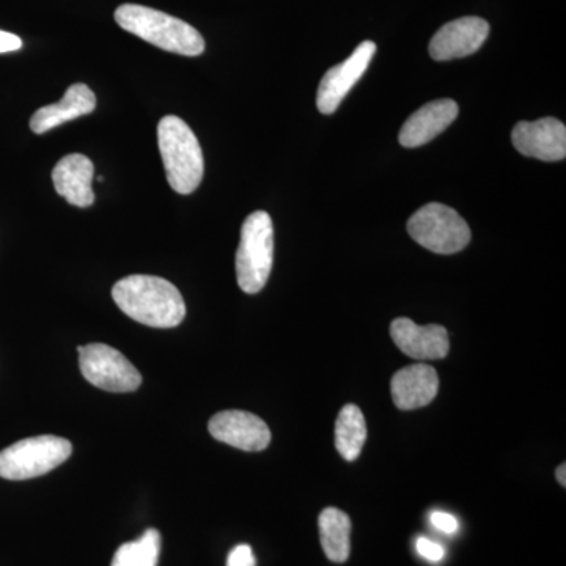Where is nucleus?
<instances>
[{
  "mask_svg": "<svg viewBox=\"0 0 566 566\" xmlns=\"http://www.w3.org/2000/svg\"><path fill=\"white\" fill-rule=\"evenodd\" d=\"M112 297L123 314L145 326L169 329L181 324L186 316L180 290L156 275L123 277L112 289Z\"/></svg>",
  "mask_w": 566,
  "mask_h": 566,
  "instance_id": "nucleus-1",
  "label": "nucleus"
},
{
  "mask_svg": "<svg viewBox=\"0 0 566 566\" xmlns=\"http://www.w3.org/2000/svg\"><path fill=\"white\" fill-rule=\"evenodd\" d=\"M115 21L126 32L155 44L159 50L196 57L203 54L205 40L188 22L150 9V7L125 3L115 10Z\"/></svg>",
  "mask_w": 566,
  "mask_h": 566,
  "instance_id": "nucleus-2",
  "label": "nucleus"
},
{
  "mask_svg": "<svg viewBox=\"0 0 566 566\" xmlns=\"http://www.w3.org/2000/svg\"><path fill=\"white\" fill-rule=\"evenodd\" d=\"M158 144L170 188L182 196L196 191L202 182L205 161L192 129L177 115H167L158 125Z\"/></svg>",
  "mask_w": 566,
  "mask_h": 566,
  "instance_id": "nucleus-3",
  "label": "nucleus"
},
{
  "mask_svg": "<svg viewBox=\"0 0 566 566\" xmlns=\"http://www.w3.org/2000/svg\"><path fill=\"white\" fill-rule=\"evenodd\" d=\"M273 219L266 211L252 212L241 227L240 248L237 252L240 289L248 294L262 292L273 270Z\"/></svg>",
  "mask_w": 566,
  "mask_h": 566,
  "instance_id": "nucleus-4",
  "label": "nucleus"
},
{
  "mask_svg": "<svg viewBox=\"0 0 566 566\" xmlns=\"http://www.w3.org/2000/svg\"><path fill=\"white\" fill-rule=\"evenodd\" d=\"M73 453L69 439L36 436L22 439L0 452V476L6 480H29L50 474Z\"/></svg>",
  "mask_w": 566,
  "mask_h": 566,
  "instance_id": "nucleus-5",
  "label": "nucleus"
},
{
  "mask_svg": "<svg viewBox=\"0 0 566 566\" xmlns=\"http://www.w3.org/2000/svg\"><path fill=\"white\" fill-rule=\"evenodd\" d=\"M408 233L416 243L441 255L461 252L471 241V229L460 212L442 203H428L408 221Z\"/></svg>",
  "mask_w": 566,
  "mask_h": 566,
  "instance_id": "nucleus-6",
  "label": "nucleus"
},
{
  "mask_svg": "<svg viewBox=\"0 0 566 566\" xmlns=\"http://www.w3.org/2000/svg\"><path fill=\"white\" fill-rule=\"evenodd\" d=\"M82 375L91 385L106 392L128 394L139 389V370L118 349L109 345L80 346Z\"/></svg>",
  "mask_w": 566,
  "mask_h": 566,
  "instance_id": "nucleus-7",
  "label": "nucleus"
},
{
  "mask_svg": "<svg viewBox=\"0 0 566 566\" xmlns=\"http://www.w3.org/2000/svg\"><path fill=\"white\" fill-rule=\"evenodd\" d=\"M376 52L374 41H364L345 62L324 74L316 93V106L322 114L331 115L338 109L345 96L364 76Z\"/></svg>",
  "mask_w": 566,
  "mask_h": 566,
  "instance_id": "nucleus-8",
  "label": "nucleus"
},
{
  "mask_svg": "<svg viewBox=\"0 0 566 566\" xmlns=\"http://www.w3.org/2000/svg\"><path fill=\"white\" fill-rule=\"evenodd\" d=\"M512 142L521 155L539 161H562L566 156V128L557 118L517 123Z\"/></svg>",
  "mask_w": 566,
  "mask_h": 566,
  "instance_id": "nucleus-9",
  "label": "nucleus"
},
{
  "mask_svg": "<svg viewBox=\"0 0 566 566\" xmlns=\"http://www.w3.org/2000/svg\"><path fill=\"white\" fill-rule=\"evenodd\" d=\"M208 430L216 441L244 452H262L271 442V430L264 420L245 411L218 412L211 417Z\"/></svg>",
  "mask_w": 566,
  "mask_h": 566,
  "instance_id": "nucleus-10",
  "label": "nucleus"
},
{
  "mask_svg": "<svg viewBox=\"0 0 566 566\" xmlns=\"http://www.w3.org/2000/svg\"><path fill=\"white\" fill-rule=\"evenodd\" d=\"M490 35V24L482 18L465 17L442 25L430 41V55L438 62L474 54Z\"/></svg>",
  "mask_w": 566,
  "mask_h": 566,
  "instance_id": "nucleus-11",
  "label": "nucleus"
},
{
  "mask_svg": "<svg viewBox=\"0 0 566 566\" xmlns=\"http://www.w3.org/2000/svg\"><path fill=\"white\" fill-rule=\"evenodd\" d=\"M390 337L406 356L417 360L444 359L449 354V333L439 324L419 326L409 318H397L390 324Z\"/></svg>",
  "mask_w": 566,
  "mask_h": 566,
  "instance_id": "nucleus-12",
  "label": "nucleus"
},
{
  "mask_svg": "<svg viewBox=\"0 0 566 566\" xmlns=\"http://www.w3.org/2000/svg\"><path fill=\"white\" fill-rule=\"evenodd\" d=\"M95 166L87 156L73 153L65 156L52 170L55 191L74 207L87 208L95 203L93 192Z\"/></svg>",
  "mask_w": 566,
  "mask_h": 566,
  "instance_id": "nucleus-13",
  "label": "nucleus"
},
{
  "mask_svg": "<svg viewBox=\"0 0 566 566\" xmlns=\"http://www.w3.org/2000/svg\"><path fill=\"white\" fill-rule=\"evenodd\" d=\"M460 107L453 99H436L424 104L406 120L400 132V144L405 148H417L444 133L458 117Z\"/></svg>",
  "mask_w": 566,
  "mask_h": 566,
  "instance_id": "nucleus-14",
  "label": "nucleus"
},
{
  "mask_svg": "<svg viewBox=\"0 0 566 566\" xmlns=\"http://www.w3.org/2000/svg\"><path fill=\"white\" fill-rule=\"evenodd\" d=\"M439 390L438 374L431 365L415 364L401 368L390 382L394 403L401 411L423 408L434 400Z\"/></svg>",
  "mask_w": 566,
  "mask_h": 566,
  "instance_id": "nucleus-15",
  "label": "nucleus"
},
{
  "mask_svg": "<svg viewBox=\"0 0 566 566\" xmlns=\"http://www.w3.org/2000/svg\"><path fill=\"white\" fill-rule=\"evenodd\" d=\"M96 107V96L85 84H73L61 102L41 107L31 118V129L44 134L63 123L76 120L82 115L92 114Z\"/></svg>",
  "mask_w": 566,
  "mask_h": 566,
  "instance_id": "nucleus-16",
  "label": "nucleus"
},
{
  "mask_svg": "<svg viewBox=\"0 0 566 566\" xmlns=\"http://www.w3.org/2000/svg\"><path fill=\"white\" fill-rule=\"evenodd\" d=\"M319 538L324 554L335 564H344L352 553V520L342 510H323L318 520Z\"/></svg>",
  "mask_w": 566,
  "mask_h": 566,
  "instance_id": "nucleus-17",
  "label": "nucleus"
},
{
  "mask_svg": "<svg viewBox=\"0 0 566 566\" xmlns=\"http://www.w3.org/2000/svg\"><path fill=\"white\" fill-rule=\"evenodd\" d=\"M367 441V422L356 405H346L335 422V447L346 461H356Z\"/></svg>",
  "mask_w": 566,
  "mask_h": 566,
  "instance_id": "nucleus-18",
  "label": "nucleus"
},
{
  "mask_svg": "<svg viewBox=\"0 0 566 566\" xmlns=\"http://www.w3.org/2000/svg\"><path fill=\"white\" fill-rule=\"evenodd\" d=\"M161 554V534L148 528L136 542L118 547L111 566H158Z\"/></svg>",
  "mask_w": 566,
  "mask_h": 566,
  "instance_id": "nucleus-19",
  "label": "nucleus"
},
{
  "mask_svg": "<svg viewBox=\"0 0 566 566\" xmlns=\"http://www.w3.org/2000/svg\"><path fill=\"white\" fill-rule=\"evenodd\" d=\"M417 553L420 554L423 558H427L428 562H433V564H438L442 558L446 557V549L438 543L431 542L428 538H419L416 543Z\"/></svg>",
  "mask_w": 566,
  "mask_h": 566,
  "instance_id": "nucleus-20",
  "label": "nucleus"
},
{
  "mask_svg": "<svg viewBox=\"0 0 566 566\" xmlns=\"http://www.w3.org/2000/svg\"><path fill=\"white\" fill-rule=\"evenodd\" d=\"M227 566H256L255 556L249 545H238L227 558Z\"/></svg>",
  "mask_w": 566,
  "mask_h": 566,
  "instance_id": "nucleus-21",
  "label": "nucleus"
},
{
  "mask_svg": "<svg viewBox=\"0 0 566 566\" xmlns=\"http://www.w3.org/2000/svg\"><path fill=\"white\" fill-rule=\"evenodd\" d=\"M431 524L442 534L452 535L455 534L460 524H458L457 517L450 515V513L434 512L431 513Z\"/></svg>",
  "mask_w": 566,
  "mask_h": 566,
  "instance_id": "nucleus-22",
  "label": "nucleus"
},
{
  "mask_svg": "<svg viewBox=\"0 0 566 566\" xmlns=\"http://www.w3.org/2000/svg\"><path fill=\"white\" fill-rule=\"evenodd\" d=\"M22 48V40L14 33L0 31V54L3 52L20 51Z\"/></svg>",
  "mask_w": 566,
  "mask_h": 566,
  "instance_id": "nucleus-23",
  "label": "nucleus"
},
{
  "mask_svg": "<svg viewBox=\"0 0 566 566\" xmlns=\"http://www.w3.org/2000/svg\"><path fill=\"white\" fill-rule=\"evenodd\" d=\"M565 472H566V465L565 464L558 465L556 475H557V482L560 483L562 486H566Z\"/></svg>",
  "mask_w": 566,
  "mask_h": 566,
  "instance_id": "nucleus-24",
  "label": "nucleus"
}]
</instances>
